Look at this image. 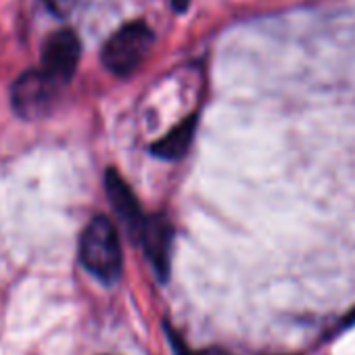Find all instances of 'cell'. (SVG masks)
Returning <instances> with one entry per match:
<instances>
[{
	"label": "cell",
	"mask_w": 355,
	"mask_h": 355,
	"mask_svg": "<svg viewBox=\"0 0 355 355\" xmlns=\"http://www.w3.org/2000/svg\"><path fill=\"white\" fill-rule=\"evenodd\" d=\"M80 261L82 266L105 284H113L121 276L123 255L117 230L105 216L90 220L80 239Z\"/></svg>",
	"instance_id": "1"
},
{
	"label": "cell",
	"mask_w": 355,
	"mask_h": 355,
	"mask_svg": "<svg viewBox=\"0 0 355 355\" xmlns=\"http://www.w3.org/2000/svg\"><path fill=\"white\" fill-rule=\"evenodd\" d=\"M155 36L144 21H132L119 28L103 46L101 61L113 76H132L148 57Z\"/></svg>",
	"instance_id": "2"
},
{
	"label": "cell",
	"mask_w": 355,
	"mask_h": 355,
	"mask_svg": "<svg viewBox=\"0 0 355 355\" xmlns=\"http://www.w3.org/2000/svg\"><path fill=\"white\" fill-rule=\"evenodd\" d=\"M61 84L42 67L24 71L11 86V105L21 119H40L51 113Z\"/></svg>",
	"instance_id": "3"
},
{
	"label": "cell",
	"mask_w": 355,
	"mask_h": 355,
	"mask_svg": "<svg viewBox=\"0 0 355 355\" xmlns=\"http://www.w3.org/2000/svg\"><path fill=\"white\" fill-rule=\"evenodd\" d=\"M82 57V42L69 28L53 32L42 46V69L61 86L69 84L76 76Z\"/></svg>",
	"instance_id": "4"
},
{
	"label": "cell",
	"mask_w": 355,
	"mask_h": 355,
	"mask_svg": "<svg viewBox=\"0 0 355 355\" xmlns=\"http://www.w3.org/2000/svg\"><path fill=\"white\" fill-rule=\"evenodd\" d=\"M138 241L142 243L144 253L150 266L155 268V272L159 274V278L165 280L169 274V257H171V243H173V230L169 220H165L163 216L146 218Z\"/></svg>",
	"instance_id": "5"
},
{
	"label": "cell",
	"mask_w": 355,
	"mask_h": 355,
	"mask_svg": "<svg viewBox=\"0 0 355 355\" xmlns=\"http://www.w3.org/2000/svg\"><path fill=\"white\" fill-rule=\"evenodd\" d=\"M105 191H107V197H109L115 214L119 216V220L123 222V226L128 228L132 239H138L146 218L142 216L132 189L125 184V180L115 169H107V173H105Z\"/></svg>",
	"instance_id": "6"
},
{
	"label": "cell",
	"mask_w": 355,
	"mask_h": 355,
	"mask_svg": "<svg viewBox=\"0 0 355 355\" xmlns=\"http://www.w3.org/2000/svg\"><path fill=\"white\" fill-rule=\"evenodd\" d=\"M195 128H197V117H189L184 119L182 123H178L169 134H165L161 140H157L153 146H150V155L155 157H161V159H167V161H173V159H180L187 155L191 142H193V136H195Z\"/></svg>",
	"instance_id": "7"
},
{
	"label": "cell",
	"mask_w": 355,
	"mask_h": 355,
	"mask_svg": "<svg viewBox=\"0 0 355 355\" xmlns=\"http://www.w3.org/2000/svg\"><path fill=\"white\" fill-rule=\"evenodd\" d=\"M80 3H82V0H44L46 9L53 15H57L59 19H65L71 13H76V9L80 7Z\"/></svg>",
	"instance_id": "8"
}]
</instances>
